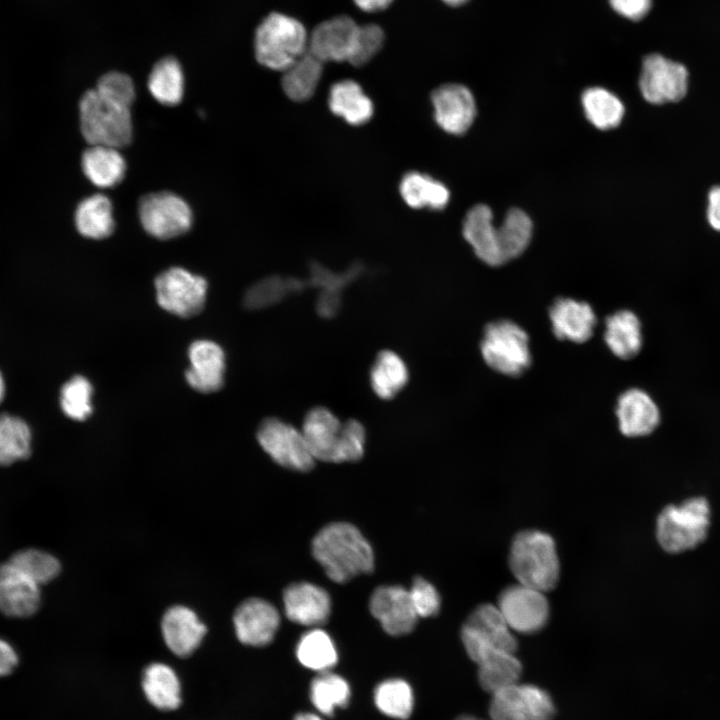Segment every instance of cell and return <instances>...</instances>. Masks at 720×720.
I'll return each instance as SVG.
<instances>
[{
	"mask_svg": "<svg viewBox=\"0 0 720 720\" xmlns=\"http://www.w3.org/2000/svg\"><path fill=\"white\" fill-rule=\"evenodd\" d=\"M312 555L334 582L345 583L374 569V554L362 533L347 522L324 526L312 540Z\"/></svg>",
	"mask_w": 720,
	"mask_h": 720,
	"instance_id": "1",
	"label": "cell"
},
{
	"mask_svg": "<svg viewBox=\"0 0 720 720\" xmlns=\"http://www.w3.org/2000/svg\"><path fill=\"white\" fill-rule=\"evenodd\" d=\"M301 431L315 460L354 462L364 455V426L355 419L342 423L325 407L310 409L304 417Z\"/></svg>",
	"mask_w": 720,
	"mask_h": 720,
	"instance_id": "2",
	"label": "cell"
},
{
	"mask_svg": "<svg viewBox=\"0 0 720 720\" xmlns=\"http://www.w3.org/2000/svg\"><path fill=\"white\" fill-rule=\"evenodd\" d=\"M508 563L518 583L542 592L558 583L560 563L555 541L543 531L519 532L511 543Z\"/></svg>",
	"mask_w": 720,
	"mask_h": 720,
	"instance_id": "3",
	"label": "cell"
},
{
	"mask_svg": "<svg viewBox=\"0 0 720 720\" xmlns=\"http://www.w3.org/2000/svg\"><path fill=\"white\" fill-rule=\"evenodd\" d=\"M308 40L300 21L273 12L256 29L255 56L261 65L283 72L308 50Z\"/></svg>",
	"mask_w": 720,
	"mask_h": 720,
	"instance_id": "4",
	"label": "cell"
},
{
	"mask_svg": "<svg viewBox=\"0 0 720 720\" xmlns=\"http://www.w3.org/2000/svg\"><path fill=\"white\" fill-rule=\"evenodd\" d=\"M80 131L89 145L117 149L130 144L133 124L130 108L111 102L95 89L86 91L79 102Z\"/></svg>",
	"mask_w": 720,
	"mask_h": 720,
	"instance_id": "5",
	"label": "cell"
},
{
	"mask_svg": "<svg viewBox=\"0 0 720 720\" xmlns=\"http://www.w3.org/2000/svg\"><path fill=\"white\" fill-rule=\"evenodd\" d=\"M709 524L710 507L703 497L668 505L657 518L658 543L668 553L693 549L706 538Z\"/></svg>",
	"mask_w": 720,
	"mask_h": 720,
	"instance_id": "6",
	"label": "cell"
},
{
	"mask_svg": "<svg viewBox=\"0 0 720 720\" xmlns=\"http://www.w3.org/2000/svg\"><path fill=\"white\" fill-rule=\"evenodd\" d=\"M480 349L491 369L510 377L523 374L532 361L528 334L511 320L489 323L484 329Z\"/></svg>",
	"mask_w": 720,
	"mask_h": 720,
	"instance_id": "7",
	"label": "cell"
},
{
	"mask_svg": "<svg viewBox=\"0 0 720 720\" xmlns=\"http://www.w3.org/2000/svg\"><path fill=\"white\" fill-rule=\"evenodd\" d=\"M467 655L475 663L494 650L515 653L517 640L497 605L485 603L475 608L461 629Z\"/></svg>",
	"mask_w": 720,
	"mask_h": 720,
	"instance_id": "8",
	"label": "cell"
},
{
	"mask_svg": "<svg viewBox=\"0 0 720 720\" xmlns=\"http://www.w3.org/2000/svg\"><path fill=\"white\" fill-rule=\"evenodd\" d=\"M257 440L271 459L286 469L307 472L315 465L302 431L278 418L261 422Z\"/></svg>",
	"mask_w": 720,
	"mask_h": 720,
	"instance_id": "9",
	"label": "cell"
},
{
	"mask_svg": "<svg viewBox=\"0 0 720 720\" xmlns=\"http://www.w3.org/2000/svg\"><path fill=\"white\" fill-rule=\"evenodd\" d=\"M142 227L157 239H171L186 233L192 225L190 206L178 195L162 191L143 196L138 204Z\"/></svg>",
	"mask_w": 720,
	"mask_h": 720,
	"instance_id": "10",
	"label": "cell"
},
{
	"mask_svg": "<svg viewBox=\"0 0 720 720\" xmlns=\"http://www.w3.org/2000/svg\"><path fill=\"white\" fill-rule=\"evenodd\" d=\"M156 299L161 308L179 317L200 313L205 305L207 282L181 267H171L155 279Z\"/></svg>",
	"mask_w": 720,
	"mask_h": 720,
	"instance_id": "11",
	"label": "cell"
},
{
	"mask_svg": "<svg viewBox=\"0 0 720 720\" xmlns=\"http://www.w3.org/2000/svg\"><path fill=\"white\" fill-rule=\"evenodd\" d=\"M491 695V720H552L555 712L550 695L535 685L517 682Z\"/></svg>",
	"mask_w": 720,
	"mask_h": 720,
	"instance_id": "12",
	"label": "cell"
},
{
	"mask_svg": "<svg viewBox=\"0 0 720 720\" xmlns=\"http://www.w3.org/2000/svg\"><path fill=\"white\" fill-rule=\"evenodd\" d=\"M639 88L651 104L680 101L688 90L686 67L660 54H649L642 61Z\"/></svg>",
	"mask_w": 720,
	"mask_h": 720,
	"instance_id": "13",
	"label": "cell"
},
{
	"mask_svg": "<svg viewBox=\"0 0 720 720\" xmlns=\"http://www.w3.org/2000/svg\"><path fill=\"white\" fill-rule=\"evenodd\" d=\"M544 593L518 582L500 593L497 607L513 632L531 634L546 625L550 611Z\"/></svg>",
	"mask_w": 720,
	"mask_h": 720,
	"instance_id": "14",
	"label": "cell"
},
{
	"mask_svg": "<svg viewBox=\"0 0 720 720\" xmlns=\"http://www.w3.org/2000/svg\"><path fill=\"white\" fill-rule=\"evenodd\" d=\"M370 612L391 636L406 635L415 628L418 615L409 590L400 585L380 586L370 597Z\"/></svg>",
	"mask_w": 720,
	"mask_h": 720,
	"instance_id": "15",
	"label": "cell"
},
{
	"mask_svg": "<svg viewBox=\"0 0 720 720\" xmlns=\"http://www.w3.org/2000/svg\"><path fill=\"white\" fill-rule=\"evenodd\" d=\"M434 119L445 132L453 135L465 133L473 123L476 105L471 91L462 84L447 83L431 94Z\"/></svg>",
	"mask_w": 720,
	"mask_h": 720,
	"instance_id": "16",
	"label": "cell"
},
{
	"mask_svg": "<svg viewBox=\"0 0 720 720\" xmlns=\"http://www.w3.org/2000/svg\"><path fill=\"white\" fill-rule=\"evenodd\" d=\"M358 24L348 15L319 23L309 35L308 51L324 62H349L353 54Z\"/></svg>",
	"mask_w": 720,
	"mask_h": 720,
	"instance_id": "17",
	"label": "cell"
},
{
	"mask_svg": "<svg viewBox=\"0 0 720 720\" xmlns=\"http://www.w3.org/2000/svg\"><path fill=\"white\" fill-rule=\"evenodd\" d=\"M233 622L237 638L250 646L269 644L280 624L277 609L268 601L260 598H249L235 610Z\"/></svg>",
	"mask_w": 720,
	"mask_h": 720,
	"instance_id": "18",
	"label": "cell"
},
{
	"mask_svg": "<svg viewBox=\"0 0 720 720\" xmlns=\"http://www.w3.org/2000/svg\"><path fill=\"white\" fill-rule=\"evenodd\" d=\"M41 602L40 585L8 561L0 565V611L9 617L33 615Z\"/></svg>",
	"mask_w": 720,
	"mask_h": 720,
	"instance_id": "19",
	"label": "cell"
},
{
	"mask_svg": "<svg viewBox=\"0 0 720 720\" xmlns=\"http://www.w3.org/2000/svg\"><path fill=\"white\" fill-rule=\"evenodd\" d=\"M283 604L289 620L313 628L323 625L331 611L327 591L309 582L289 585L283 592Z\"/></svg>",
	"mask_w": 720,
	"mask_h": 720,
	"instance_id": "20",
	"label": "cell"
},
{
	"mask_svg": "<svg viewBox=\"0 0 720 720\" xmlns=\"http://www.w3.org/2000/svg\"><path fill=\"white\" fill-rule=\"evenodd\" d=\"M190 366L185 372L188 384L201 393L218 391L224 383L225 355L209 340H197L188 350Z\"/></svg>",
	"mask_w": 720,
	"mask_h": 720,
	"instance_id": "21",
	"label": "cell"
},
{
	"mask_svg": "<svg viewBox=\"0 0 720 720\" xmlns=\"http://www.w3.org/2000/svg\"><path fill=\"white\" fill-rule=\"evenodd\" d=\"M549 319L554 335L560 340L584 343L589 340L596 326L592 307L573 298H558L549 309Z\"/></svg>",
	"mask_w": 720,
	"mask_h": 720,
	"instance_id": "22",
	"label": "cell"
},
{
	"mask_svg": "<svg viewBox=\"0 0 720 720\" xmlns=\"http://www.w3.org/2000/svg\"><path fill=\"white\" fill-rule=\"evenodd\" d=\"M620 432L627 437L652 433L660 422L658 406L648 393L638 388L623 392L616 404Z\"/></svg>",
	"mask_w": 720,
	"mask_h": 720,
	"instance_id": "23",
	"label": "cell"
},
{
	"mask_svg": "<svg viewBox=\"0 0 720 720\" xmlns=\"http://www.w3.org/2000/svg\"><path fill=\"white\" fill-rule=\"evenodd\" d=\"M168 648L178 656L190 655L201 643L207 628L190 608L175 605L167 609L161 622Z\"/></svg>",
	"mask_w": 720,
	"mask_h": 720,
	"instance_id": "24",
	"label": "cell"
},
{
	"mask_svg": "<svg viewBox=\"0 0 720 720\" xmlns=\"http://www.w3.org/2000/svg\"><path fill=\"white\" fill-rule=\"evenodd\" d=\"M492 220L490 207L478 204L467 212L462 232L481 261L490 266H500L503 264L497 243V227Z\"/></svg>",
	"mask_w": 720,
	"mask_h": 720,
	"instance_id": "25",
	"label": "cell"
},
{
	"mask_svg": "<svg viewBox=\"0 0 720 720\" xmlns=\"http://www.w3.org/2000/svg\"><path fill=\"white\" fill-rule=\"evenodd\" d=\"M328 106L332 113L352 126L367 123L374 113L372 100L351 79L338 81L331 86Z\"/></svg>",
	"mask_w": 720,
	"mask_h": 720,
	"instance_id": "26",
	"label": "cell"
},
{
	"mask_svg": "<svg viewBox=\"0 0 720 720\" xmlns=\"http://www.w3.org/2000/svg\"><path fill=\"white\" fill-rule=\"evenodd\" d=\"M81 167L86 178L99 188L119 184L126 171L119 149L103 145H90L81 156Z\"/></svg>",
	"mask_w": 720,
	"mask_h": 720,
	"instance_id": "27",
	"label": "cell"
},
{
	"mask_svg": "<svg viewBox=\"0 0 720 720\" xmlns=\"http://www.w3.org/2000/svg\"><path fill=\"white\" fill-rule=\"evenodd\" d=\"M604 340L610 351L622 360L634 358L641 350V323L630 310H619L605 320Z\"/></svg>",
	"mask_w": 720,
	"mask_h": 720,
	"instance_id": "28",
	"label": "cell"
},
{
	"mask_svg": "<svg viewBox=\"0 0 720 720\" xmlns=\"http://www.w3.org/2000/svg\"><path fill=\"white\" fill-rule=\"evenodd\" d=\"M399 191L404 202L414 209L441 210L450 199V192L442 182L418 171L402 177Z\"/></svg>",
	"mask_w": 720,
	"mask_h": 720,
	"instance_id": "29",
	"label": "cell"
},
{
	"mask_svg": "<svg viewBox=\"0 0 720 720\" xmlns=\"http://www.w3.org/2000/svg\"><path fill=\"white\" fill-rule=\"evenodd\" d=\"M74 223L86 238L98 240L110 236L115 226L111 201L103 194L83 199L75 210Z\"/></svg>",
	"mask_w": 720,
	"mask_h": 720,
	"instance_id": "30",
	"label": "cell"
},
{
	"mask_svg": "<svg viewBox=\"0 0 720 720\" xmlns=\"http://www.w3.org/2000/svg\"><path fill=\"white\" fill-rule=\"evenodd\" d=\"M373 392L383 400L395 397L408 383L409 371L404 360L394 351H380L369 373Z\"/></svg>",
	"mask_w": 720,
	"mask_h": 720,
	"instance_id": "31",
	"label": "cell"
},
{
	"mask_svg": "<svg viewBox=\"0 0 720 720\" xmlns=\"http://www.w3.org/2000/svg\"><path fill=\"white\" fill-rule=\"evenodd\" d=\"M323 62L308 50L283 71L282 89L295 102L310 99L322 76Z\"/></svg>",
	"mask_w": 720,
	"mask_h": 720,
	"instance_id": "32",
	"label": "cell"
},
{
	"mask_svg": "<svg viewBox=\"0 0 720 720\" xmlns=\"http://www.w3.org/2000/svg\"><path fill=\"white\" fill-rule=\"evenodd\" d=\"M478 680L481 687L493 694L519 682L522 665L513 652L495 650L478 663Z\"/></svg>",
	"mask_w": 720,
	"mask_h": 720,
	"instance_id": "33",
	"label": "cell"
},
{
	"mask_svg": "<svg viewBox=\"0 0 720 720\" xmlns=\"http://www.w3.org/2000/svg\"><path fill=\"white\" fill-rule=\"evenodd\" d=\"M533 231L530 217L521 209H510L497 227V243L502 264L520 256L528 247Z\"/></svg>",
	"mask_w": 720,
	"mask_h": 720,
	"instance_id": "34",
	"label": "cell"
},
{
	"mask_svg": "<svg viewBox=\"0 0 720 720\" xmlns=\"http://www.w3.org/2000/svg\"><path fill=\"white\" fill-rule=\"evenodd\" d=\"M143 689L148 700L159 709L172 710L181 702L179 680L165 664L153 663L146 668Z\"/></svg>",
	"mask_w": 720,
	"mask_h": 720,
	"instance_id": "35",
	"label": "cell"
},
{
	"mask_svg": "<svg viewBox=\"0 0 720 720\" xmlns=\"http://www.w3.org/2000/svg\"><path fill=\"white\" fill-rule=\"evenodd\" d=\"M296 656L304 667L319 673L329 671L338 660L333 640L319 627L301 636L296 646Z\"/></svg>",
	"mask_w": 720,
	"mask_h": 720,
	"instance_id": "36",
	"label": "cell"
},
{
	"mask_svg": "<svg viewBox=\"0 0 720 720\" xmlns=\"http://www.w3.org/2000/svg\"><path fill=\"white\" fill-rule=\"evenodd\" d=\"M148 89L163 105L180 103L184 94V75L180 63L174 57L158 61L150 72Z\"/></svg>",
	"mask_w": 720,
	"mask_h": 720,
	"instance_id": "37",
	"label": "cell"
},
{
	"mask_svg": "<svg viewBox=\"0 0 720 720\" xmlns=\"http://www.w3.org/2000/svg\"><path fill=\"white\" fill-rule=\"evenodd\" d=\"M581 102L586 118L601 130L618 126L624 116L625 110L620 99L602 87L586 89Z\"/></svg>",
	"mask_w": 720,
	"mask_h": 720,
	"instance_id": "38",
	"label": "cell"
},
{
	"mask_svg": "<svg viewBox=\"0 0 720 720\" xmlns=\"http://www.w3.org/2000/svg\"><path fill=\"white\" fill-rule=\"evenodd\" d=\"M305 279L269 276L246 291L243 304L249 310H257L277 304L293 293H299L306 287Z\"/></svg>",
	"mask_w": 720,
	"mask_h": 720,
	"instance_id": "39",
	"label": "cell"
},
{
	"mask_svg": "<svg viewBox=\"0 0 720 720\" xmlns=\"http://www.w3.org/2000/svg\"><path fill=\"white\" fill-rule=\"evenodd\" d=\"M31 453V432L20 418L0 415V466L24 460Z\"/></svg>",
	"mask_w": 720,
	"mask_h": 720,
	"instance_id": "40",
	"label": "cell"
},
{
	"mask_svg": "<svg viewBox=\"0 0 720 720\" xmlns=\"http://www.w3.org/2000/svg\"><path fill=\"white\" fill-rule=\"evenodd\" d=\"M350 695L347 681L330 671L321 672L311 682V702L324 715H332L335 708L346 706Z\"/></svg>",
	"mask_w": 720,
	"mask_h": 720,
	"instance_id": "41",
	"label": "cell"
},
{
	"mask_svg": "<svg viewBox=\"0 0 720 720\" xmlns=\"http://www.w3.org/2000/svg\"><path fill=\"white\" fill-rule=\"evenodd\" d=\"M374 701L379 711L395 719H407L414 705L412 689L402 679L381 682L375 689Z\"/></svg>",
	"mask_w": 720,
	"mask_h": 720,
	"instance_id": "42",
	"label": "cell"
},
{
	"mask_svg": "<svg viewBox=\"0 0 720 720\" xmlns=\"http://www.w3.org/2000/svg\"><path fill=\"white\" fill-rule=\"evenodd\" d=\"M9 561L39 585L52 581L61 570L56 557L34 548L16 552Z\"/></svg>",
	"mask_w": 720,
	"mask_h": 720,
	"instance_id": "43",
	"label": "cell"
},
{
	"mask_svg": "<svg viewBox=\"0 0 720 720\" xmlns=\"http://www.w3.org/2000/svg\"><path fill=\"white\" fill-rule=\"evenodd\" d=\"M90 382L77 375L67 381L61 389L60 405L63 412L73 420H85L92 412Z\"/></svg>",
	"mask_w": 720,
	"mask_h": 720,
	"instance_id": "44",
	"label": "cell"
},
{
	"mask_svg": "<svg viewBox=\"0 0 720 720\" xmlns=\"http://www.w3.org/2000/svg\"><path fill=\"white\" fill-rule=\"evenodd\" d=\"M95 90L103 98L128 108L135 99V87L132 79L117 71L108 72L100 77Z\"/></svg>",
	"mask_w": 720,
	"mask_h": 720,
	"instance_id": "45",
	"label": "cell"
},
{
	"mask_svg": "<svg viewBox=\"0 0 720 720\" xmlns=\"http://www.w3.org/2000/svg\"><path fill=\"white\" fill-rule=\"evenodd\" d=\"M385 35L374 23L358 25L353 54L349 63L354 66L367 64L382 48Z\"/></svg>",
	"mask_w": 720,
	"mask_h": 720,
	"instance_id": "46",
	"label": "cell"
},
{
	"mask_svg": "<svg viewBox=\"0 0 720 720\" xmlns=\"http://www.w3.org/2000/svg\"><path fill=\"white\" fill-rule=\"evenodd\" d=\"M409 594L418 617H431L439 612L441 604L439 593L424 578H414Z\"/></svg>",
	"mask_w": 720,
	"mask_h": 720,
	"instance_id": "47",
	"label": "cell"
},
{
	"mask_svg": "<svg viewBox=\"0 0 720 720\" xmlns=\"http://www.w3.org/2000/svg\"><path fill=\"white\" fill-rule=\"evenodd\" d=\"M609 3L621 16L638 21L648 14L652 0H609Z\"/></svg>",
	"mask_w": 720,
	"mask_h": 720,
	"instance_id": "48",
	"label": "cell"
},
{
	"mask_svg": "<svg viewBox=\"0 0 720 720\" xmlns=\"http://www.w3.org/2000/svg\"><path fill=\"white\" fill-rule=\"evenodd\" d=\"M342 305V294L334 292H319L316 300V311L322 318H333Z\"/></svg>",
	"mask_w": 720,
	"mask_h": 720,
	"instance_id": "49",
	"label": "cell"
},
{
	"mask_svg": "<svg viewBox=\"0 0 720 720\" xmlns=\"http://www.w3.org/2000/svg\"><path fill=\"white\" fill-rule=\"evenodd\" d=\"M18 664V655L14 648L0 638V676L13 672Z\"/></svg>",
	"mask_w": 720,
	"mask_h": 720,
	"instance_id": "50",
	"label": "cell"
},
{
	"mask_svg": "<svg viewBox=\"0 0 720 720\" xmlns=\"http://www.w3.org/2000/svg\"><path fill=\"white\" fill-rule=\"evenodd\" d=\"M706 215L709 225L720 231V186L713 187L708 193Z\"/></svg>",
	"mask_w": 720,
	"mask_h": 720,
	"instance_id": "51",
	"label": "cell"
},
{
	"mask_svg": "<svg viewBox=\"0 0 720 720\" xmlns=\"http://www.w3.org/2000/svg\"><path fill=\"white\" fill-rule=\"evenodd\" d=\"M356 6L365 12H377L386 9L394 0H353Z\"/></svg>",
	"mask_w": 720,
	"mask_h": 720,
	"instance_id": "52",
	"label": "cell"
},
{
	"mask_svg": "<svg viewBox=\"0 0 720 720\" xmlns=\"http://www.w3.org/2000/svg\"><path fill=\"white\" fill-rule=\"evenodd\" d=\"M294 720H322V719L314 713H299L296 715Z\"/></svg>",
	"mask_w": 720,
	"mask_h": 720,
	"instance_id": "53",
	"label": "cell"
},
{
	"mask_svg": "<svg viewBox=\"0 0 720 720\" xmlns=\"http://www.w3.org/2000/svg\"><path fill=\"white\" fill-rule=\"evenodd\" d=\"M444 3H446L449 6L457 7L465 4L469 0H442Z\"/></svg>",
	"mask_w": 720,
	"mask_h": 720,
	"instance_id": "54",
	"label": "cell"
},
{
	"mask_svg": "<svg viewBox=\"0 0 720 720\" xmlns=\"http://www.w3.org/2000/svg\"><path fill=\"white\" fill-rule=\"evenodd\" d=\"M4 391H5L4 381H3L2 375L0 373V403L3 399Z\"/></svg>",
	"mask_w": 720,
	"mask_h": 720,
	"instance_id": "55",
	"label": "cell"
},
{
	"mask_svg": "<svg viewBox=\"0 0 720 720\" xmlns=\"http://www.w3.org/2000/svg\"><path fill=\"white\" fill-rule=\"evenodd\" d=\"M457 720H483V719H478V718H475L472 716H462V717L458 718Z\"/></svg>",
	"mask_w": 720,
	"mask_h": 720,
	"instance_id": "56",
	"label": "cell"
}]
</instances>
